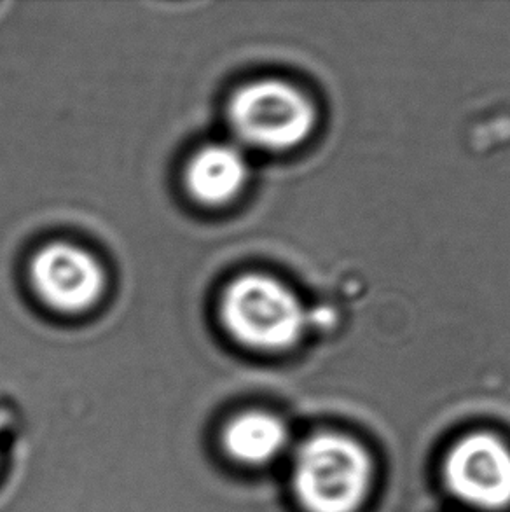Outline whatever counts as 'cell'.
Listing matches in <instances>:
<instances>
[{"label": "cell", "instance_id": "1", "mask_svg": "<svg viewBox=\"0 0 510 512\" xmlns=\"http://www.w3.org/2000/svg\"><path fill=\"white\" fill-rule=\"evenodd\" d=\"M371 479L367 451L350 437L331 432L299 444L292 462V493L306 512H357Z\"/></svg>", "mask_w": 510, "mask_h": 512}, {"label": "cell", "instance_id": "2", "mask_svg": "<svg viewBox=\"0 0 510 512\" xmlns=\"http://www.w3.org/2000/svg\"><path fill=\"white\" fill-rule=\"evenodd\" d=\"M222 317L236 340L264 352L296 345L304 329L303 306L294 292L262 275H247L229 285Z\"/></svg>", "mask_w": 510, "mask_h": 512}, {"label": "cell", "instance_id": "3", "mask_svg": "<svg viewBox=\"0 0 510 512\" xmlns=\"http://www.w3.org/2000/svg\"><path fill=\"white\" fill-rule=\"evenodd\" d=\"M229 119L245 142L283 151L301 144L315 125V111L301 91L280 81H261L236 93Z\"/></svg>", "mask_w": 510, "mask_h": 512}, {"label": "cell", "instance_id": "4", "mask_svg": "<svg viewBox=\"0 0 510 512\" xmlns=\"http://www.w3.org/2000/svg\"><path fill=\"white\" fill-rule=\"evenodd\" d=\"M444 476L449 490L469 506H510V450L498 437L479 432L460 439L449 451Z\"/></svg>", "mask_w": 510, "mask_h": 512}, {"label": "cell", "instance_id": "5", "mask_svg": "<svg viewBox=\"0 0 510 512\" xmlns=\"http://www.w3.org/2000/svg\"><path fill=\"white\" fill-rule=\"evenodd\" d=\"M32 280L48 305L62 312H81L97 303L105 287V273L86 250L53 243L34 257Z\"/></svg>", "mask_w": 510, "mask_h": 512}, {"label": "cell", "instance_id": "6", "mask_svg": "<svg viewBox=\"0 0 510 512\" xmlns=\"http://www.w3.org/2000/svg\"><path fill=\"white\" fill-rule=\"evenodd\" d=\"M290 432L280 416L266 409H242L228 416L215 434L222 460L243 471L276 462L289 446Z\"/></svg>", "mask_w": 510, "mask_h": 512}, {"label": "cell", "instance_id": "7", "mask_svg": "<svg viewBox=\"0 0 510 512\" xmlns=\"http://www.w3.org/2000/svg\"><path fill=\"white\" fill-rule=\"evenodd\" d=\"M249 175L247 161L233 146L201 149L187 168V187L205 205H222L242 191Z\"/></svg>", "mask_w": 510, "mask_h": 512}, {"label": "cell", "instance_id": "8", "mask_svg": "<svg viewBox=\"0 0 510 512\" xmlns=\"http://www.w3.org/2000/svg\"><path fill=\"white\" fill-rule=\"evenodd\" d=\"M4 460H6V451H4V437L0 436V471L4 467Z\"/></svg>", "mask_w": 510, "mask_h": 512}]
</instances>
